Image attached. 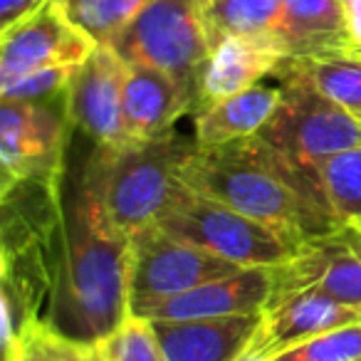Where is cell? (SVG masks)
I'll list each match as a JSON object with an SVG mask.
<instances>
[{
	"instance_id": "obj_1",
	"label": "cell",
	"mask_w": 361,
	"mask_h": 361,
	"mask_svg": "<svg viewBox=\"0 0 361 361\" xmlns=\"http://www.w3.org/2000/svg\"><path fill=\"white\" fill-rule=\"evenodd\" d=\"M129 235L102 198L90 156L62 186L60 265L47 326L82 346H99L129 317Z\"/></svg>"
},
{
	"instance_id": "obj_2",
	"label": "cell",
	"mask_w": 361,
	"mask_h": 361,
	"mask_svg": "<svg viewBox=\"0 0 361 361\" xmlns=\"http://www.w3.org/2000/svg\"><path fill=\"white\" fill-rule=\"evenodd\" d=\"M180 180L193 193L302 240L339 226L314 180L260 134L223 146L196 144L180 166Z\"/></svg>"
},
{
	"instance_id": "obj_3",
	"label": "cell",
	"mask_w": 361,
	"mask_h": 361,
	"mask_svg": "<svg viewBox=\"0 0 361 361\" xmlns=\"http://www.w3.org/2000/svg\"><path fill=\"white\" fill-rule=\"evenodd\" d=\"M196 139L171 134L161 139H131L121 146H97L90 161L99 178L102 198L114 223L134 238L156 226L186 188L180 166Z\"/></svg>"
},
{
	"instance_id": "obj_4",
	"label": "cell",
	"mask_w": 361,
	"mask_h": 361,
	"mask_svg": "<svg viewBox=\"0 0 361 361\" xmlns=\"http://www.w3.org/2000/svg\"><path fill=\"white\" fill-rule=\"evenodd\" d=\"M275 77H280L282 97L260 136L305 171L319 188V166L341 151L361 146V119L317 90L290 60Z\"/></svg>"
},
{
	"instance_id": "obj_5",
	"label": "cell",
	"mask_w": 361,
	"mask_h": 361,
	"mask_svg": "<svg viewBox=\"0 0 361 361\" xmlns=\"http://www.w3.org/2000/svg\"><path fill=\"white\" fill-rule=\"evenodd\" d=\"M156 226L169 235L206 247L240 267H280L305 243L270 223L233 211L226 203L193 193L191 188L180 191Z\"/></svg>"
},
{
	"instance_id": "obj_6",
	"label": "cell",
	"mask_w": 361,
	"mask_h": 361,
	"mask_svg": "<svg viewBox=\"0 0 361 361\" xmlns=\"http://www.w3.org/2000/svg\"><path fill=\"white\" fill-rule=\"evenodd\" d=\"M109 47L126 65H149L176 77L196 109L198 77L211 55L198 0H149Z\"/></svg>"
},
{
	"instance_id": "obj_7",
	"label": "cell",
	"mask_w": 361,
	"mask_h": 361,
	"mask_svg": "<svg viewBox=\"0 0 361 361\" xmlns=\"http://www.w3.org/2000/svg\"><path fill=\"white\" fill-rule=\"evenodd\" d=\"M129 314L146 317L156 305L243 270L201 245L173 238L159 226L129 238Z\"/></svg>"
},
{
	"instance_id": "obj_8",
	"label": "cell",
	"mask_w": 361,
	"mask_h": 361,
	"mask_svg": "<svg viewBox=\"0 0 361 361\" xmlns=\"http://www.w3.org/2000/svg\"><path fill=\"white\" fill-rule=\"evenodd\" d=\"M65 94L50 102L0 99V188L65 176L67 139L75 129Z\"/></svg>"
},
{
	"instance_id": "obj_9",
	"label": "cell",
	"mask_w": 361,
	"mask_h": 361,
	"mask_svg": "<svg viewBox=\"0 0 361 361\" xmlns=\"http://www.w3.org/2000/svg\"><path fill=\"white\" fill-rule=\"evenodd\" d=\"M305 290H322L361 307V226L349 223L307 238L285 265L275 267L267 307Z\"/></svg>"
},
{
	"instance_id": "obj_10",
	"label": "cell",
	"mask_w": 361,
	"mask_h": 361,
	"mask_svg": "<svg viewBox=\"0 0 361 361\" xmlns=\"http://www.w3.org/2000/svg\"><path fill=\"white\" fill-rule=\"evenodd\" d=\"M97 42L72 23L60 0H50L0 37V90L37 70L82 65Z\"/></svg>"
},
{
	"instance_id": "obj_11",
	"label": "cell",
	"mask_w": 361,
	"mask_h": 361,
	"mask_svg": "<svg viewBox=\"0 0 361 361\" xmlns=\"http://www.w3.org/2000/svg\"><path fill=\"white\" fill-rule=\"evenodd\" d=\"M126 62L109 45H97L67 87V114L75 129L97 146H121L131 141L124 119Z\"/></svg>"
},
{
	"instance_id": "obj_12",
	"label": "cell",
	"mask_w": 361,
	"mask_h": 361,
	"mask_svg": "<svg viewBox=\"0 0 361 361\" xmlns=\"http://www.w3.org/2000/svg\"><path fill=\"white\" fill-rule=\"evenodd\" d=\"M359 322L361 307L346 305L322 290H305L265 307L260 329L250 346L267 359H275L312 336Z\"/></svg>"
},
{
	"instance_id": "obj_13",
	"label": "cell",
	"mask_w": 361,
	"mask_h": 361,
	"mask_svg": "<svg viewBox=\"0 0 361 361\" xmlns=\"http://www.w3.org/2000/svg\"><path fill=\"white\" fill-rule=\"evenodd\" d=\"M285 62L287 55L272 32L223 37L218 45L211 47V55L198 77V97L193 114L201 106L260 85L265 77L277 75Z\"/></svg>"
},
{
	"instance_id": "obj_14",
	"label": "cell",
	"mask_w": 361,
	"mask_h": 361,
	"mask_svg": "<svg viewBox=\"0 0 361 361\" xmlns=\"http://www.w3.org/2000/svg\"><path fill=\"white\" fill-rule=\"evenodd\" d=\"M275 287V267H243L221 280H211L156 305L144 319L183 322L211 317L265 312Z\"/></svg>"
},
{
	"instance_id": "obj_15",
	"label": "cell",
	"mask_w": 361,
	"mask_h": 361,
	"mask_svg": "<svg viewBox=\"0 0 361 361\" xmlns=\"http://www.w3.org/2000/svg\"><path fill=\"white\" fill-rule=\"evenodd\" d=\"M260 322L262 312L151 324L169 361H238L255 339Z\"/></svg>"
},
{
	"instance_id": "obj_16",
	"label": "cell",
	"mask_w": 361,
	"mask_h": 361,
	"mask_svg": "<svg viewBox=\"0 0 361 361\" xmlns=\"http://www.w3.org/2000/svg\"><path fill=\"white\" fill-rule=\"evenodd\" d=\"M272 35L287 60L354 55L341 0H285Z\"/></svg>"
},
{
	"instance_id": "obj_17",
	"label": "cell",
	"mask_w": 361,
	"mask_h": 361,
	"mask_svg": "<svg viewBox=\"0 0 361 361\" xmlns=\"http://www.w3.org/2000/svg\"><path fill=\"white\" fill-rule=\"evenodd\" d=\"M186 111H193V97L176 77L149 65H126L124 119L131 139H161Z\"/></svg>"
},
{
	"instance_id": "obj_18",
	"label": "cell",
	"mask_w": 361,
	"mask_h": 361,
	"mask_svg": "<svg viewBox=\"0 0 361 361\" xmlns=\"http://www.w3.org/2000/svg\"><path fill=\"white\" fill-rule=\"evenodd\" d=\"M280 97L282 87L255 85L240 94L201 106L193 116V139L198 146H223L260 134L280 104Z\"/></svg>"
},
{
	"instance_id": "obj_19",
	"label": "cell",
	"mask_w": 361,
	"mask_h": 361,
	"mask_svg": "<svg viewBox=\"0 0 361 361\" xmlns=\"http://www.w3.org/2000/svg\"><path fill=\"white\" fill-rule=\"evenodd\" d=\"M285 0H216L203 8L208 42L218 45L231 35H267L280 18Z\"/></svg>"
},
{
	"instance_id": "obj_20",
	"label": "cell",
	"mask_w": 361,
	"mask_h": 361,
	"mask_svg": "<svg viewBox=\"0 0 361 361\" xmlns=\"http://www.w3.org/2000/svg\"><path fill=\"white\" fill-rule=\"evenodd\" d=\"M317 178L326 211L339 226L361 221V146L326 159Z\"/></svg>"
},
{
	"instance_id": "obj_21",
	"label": "cell",
	"mask_w": 361,
	"mask_h": 361,
	"mask_svg": "<svg viewBox=\"0 0 361 361\" xmlns=\"http://www.w3.org/2000/svg\"><path fill=\"white\" fill-rule=\"evenodd\" d=\"M319 92L349 111H361V55H334L317 60H290Z\"/></svg>"
},
{
	"instance_id": "obj_22",
	"label": "cell",
	"mask_w": 361,
	"mask_h": 361,
	"mask_svg": "<svg viewBox=\"0 0 361 361\" xmlns=\"http://www.w3.org/2000/svg\"><path fill=\"white\" fill-rule=\"evenodd\" d=\"M149 0H80L67 8L72 23L97 45H109Z\"/></svg>"
},
{
	"instance_id": "obj_23",
	"label": "cell",
	"mask_w": 361,
	"mask_h": 361,
	"mask_svg": "<svg viewBox=\"0 0 361 361\" xmlns=\"http://www.w3.org/2000/svg\"><path fill=\"white\" fill-rule=\"evenodd\" d=\"M97 349L104 361H169L154 324L134 314L126 317L104 341H99Z\"/></svg>"
},
{
	"instance_id": "obj_24",
	"label": "cell",
	"mask_w": 361,
	"mask_h": 361,
	"mask_svg": "<svg viewBox=\"0 0 361 361\" xmlns=\"http://www.w3.org/2000/svg\"><path fill=\"white\" fill-rule=\"evenodd\" d=\"M361 359V322L324 331L292 349L277 354L272 361H359Z\"/></svg>"
},
{
	"instance_id": "obj_25",
	"label": "cell",
	"mask_w": 361,
	"mask_h": 361,
	"mask_svg": "<svg viewBox=\"0 0 361 361\" xmlns=\"http://www.w3.org/2000/svg\"><path fill=\"white\" fill-rule=\"evenodd\" d=\"M77 65H60V67H47V70H37L32 75L23 77V80L13 82V85L0 90V99L11 102H50L57 99L67 92L70 80L75 75Z\"/></svg>"
},
{
	"instance_id": "obj_26",
	"label": "cell",
	"mask_w": 361,
	"mask_h": 361,
	"mask_svg": "<svg viewBox=\"0 0 361 361\" xmlns=\"http://www.w3.org/2000/svg\"><path fill=\"white\" fill-rule=\"evenodd\" d=\"M75 346V341L52 331L45 322L25 336L13 361H70Z\"/></svg>"
},
{
	"instance_id": "obj_27",
	"label": "cell",
	"mask_w": 361,
	"mask_h": 361,
	"mask_svg": "<svg viewBox=\"0 0 361 361\" xmlns=\"http://www.w3.org/2000/svg\"><path fill=\"white\" fill-rule=\"evenodd\" d=\"M45 3H50V0H0V25H3V30L20 23L23 18L32 16Z\"/></svg>"
},
{
	"instance_id": "obj_28",
	"label": "cell",
	"mask_w": 361,
	"mask_h": 361,
	"mask_svg": "<svg viewBox=\"0 0 361 361\" xmlns=\"http://www.w3.org/2000/svg\"><path fill=\"white\" fill-rule=\"evenodd\" d=\"M341 3H344V16L351 42H354V52H361V0H341Z\"/></svg>"
},
{
	"instance_id": "obj_29",
	"label": "cell",
	"mask_w": 361,
	"mask_h": 361,
	"mask_svg": "<svg viewBox=\"0 0 361 361\" xmlns=\"http://www.w3.org/2000/svg\"><path fill=\"white\" fill-rule=\"evenodd\" d=\"M70 361H104V359L99 356V349H97V346L77 344L75 351H72V359Z\"/></svg>"
},
{
	"instance_id": "obj_30",
	"label": "cell",
	"mask_w": 361,
	"mask_h": 361,
	"mask_svg": "<svg viewBox=\"0 0 361 361\" xmlns=\"http://www.w3.org/2000/svg\"><path fill=\"white\" fill-rule=\"evenodd\" d=\"M238 361H272V359H267V356H262L260 351H255L252 346H247V351Z\"/></svg>"
},
{
	"instance_id": "obj_31",
	"label": "cell",
	"mask_w": 361,
	"mask_h": 361,
	"mask_svg": "<svg viewBox=\"0 0 361 361\" xmlns=\"http://www.w3.org/2000/svg\"><path fill=\"white\" fill-rule=\"evenodd\" d=\"M60 3H62L65 8H70V6H75V3H80V0H60Z\"/></svg>"
},
{
	"instance_id": "obj_32",
	"label": "cell",
	"mask_w": 361,
	"mask_h": 361,
	"mask_svg": "<svg viewBox=\"0 0 361 361\" xmlns=\"http://www.w3.org/2000/svg\"><path fill=\"white\" fill-rule=\"evenodd\" d=\"M198 3H201V8H208V6H213L216 0H198Z\"/></svg>"
},
{
	"instance_id": "obj_33",
	"label": "cell",
	"mask_w": 361,
	"mask_h": 361,
	"mask_svg": "<svg viewBox=\"0 0 361 361\" xmlns=\"http://www.w3.org/2000/svg\"><path fill=\"white\" fill-rule=\"evenodd\" d=\"M356 226H361V221H356Z\"/></svg>"
},
{
	"instance_id": "obj_34",
	"label": "cell",
	"mask_w": 361,
	"mask_h": 361,
	"mask_svg": "<svg viewBox=\"0 0 361 361\" xmlns=\"http://www.w3.org/2000/svg\"><path fill=\"white\" fill-rule=\"evenodd\" d=\"M356 116H359V119H361V111H359V114H356Z\"/></svg>"
},
{
	"instance_id": "obj_35",
	"label": "cell",
	"mask_w": 361,
	"mask_h": 361,
	"mask_svg": "<svg viewBox=\"0 0 361 361\" xmlns=\"http://www.w3.org/2000/svg\"><path fill=\"white\" fill-rule=\"evenodd\" d=\"M356 55H361V52H356Z\"/></svg>"
},
{
	"instance_id": "obj_36",
	"label": "cell",
	"mask_w": 361,
	"mask_h": 361,
	"mask_svg": "<svg viewBox=\"0 0 361 361\" xmlns=\"http://www.w3.org/2000/svg\"><path fill=\"white\" fill-rule=\"evenodd\" d=\"M359 361H361V359H359Z\"/></svg>"
}]
</instances>
